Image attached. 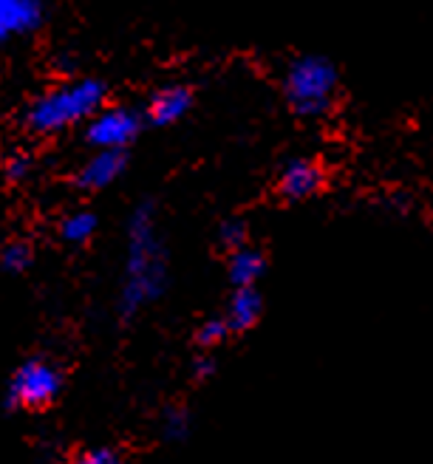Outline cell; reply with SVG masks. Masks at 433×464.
<instances>
[{
	"instance_id": "6da1fadb",
	"label": "cell",
	"mask_w": 433,
	"mask_h": 464,
	"mask_svg": "<svg viewBox=\"0 0 433 464\" xmlns=\"http://www.w3.org/2000/svg\"><path fill=\"white\" fill-rule=\"evenodd\" d=\"M170 286V255L159 229L153 201H142L128 218V244L122 284L117 295V312L122 320H133L156 304Z\"/></svg>"
},
{
	"instance_id": "7a4b0ae2",
	"label": "cell",
	"mask_w": 433,
	"mask_h": 464,
	"mask_svg": "<svg viewBox=\"0 0 433 464\" xmlns=\"http://www.w3.org/2000/svg\"><path fill=\"white\" fill-rule=\"evenodd\" d=\"M108 85L97 77L65 80L49 91H43L26 105L23 125L34 136H57L77 125H88V120L100 108H105Z\"/></svg>"
},
{
	"instance_id": "3957f363",
	"label": "cell",
	"mask_w": 433,
	"mask_h": 464,
	"mask_svg": "<svg viewBox=\"0 0 433 464\" xmlns=\"http://www.w3.org/2000/svg\"><path fill=\"white\" fill-rule=\"evenodd\" d=\"M340 74L337 65L321 54L294 57L284 72V97L289 108L303 116V120H317L326 116L337 100Z\"/></svg>"
},
{
	"instance_id": "277c9868",
	"label": "cell",
	"mask_w": 433,
	"mask_h": 464,
	"mask_svg": "<svg viewBox=\"0 0 433 464\" xmlns=\"http://www.w3.org/2000/svg\"><path fill=\"white\" fill-rule=\"evenodd\" d=\"M63 385L65 380H63L60 365L49 357L34 354L17 362V368L12 371L4 402L9 411H26V413L45 411L60 400Z\"/></svg>"
},
{
	"instance_id": "5b68a950",
	"label": "cell",
	"mask_w": 433,
	"mask_h": 464,
	"mask_svg": "<svg viewBox=\"0 0 433 464\" xmlns=\"http://www.w3.org/2000/svg\"><path fill=\"white\" fill-rule=\"evenodd\" d=\"M145 125V113L128 105H105L85 125V142L94 150H128Z\"/></svg>"
},
{
	"instance_id": "8992f818",
	"label": "cell",
	"mask_w": 433,
	"mask_h": 464,
	"mask_svg": "<svg viewBox=\"0 0 433 464\" xmlns=\"http://www.w3.org/2000/svg\"><path fill=\"white\" fill-rule=\"evenodd\" d=\"M125 168H128L125 150H94L74 173V184L85 193H97L111 188L125 173Z\"/></svg>"
},
{
	"instance_id": "52a82bcc",
	"label": "cell",
	"mask_w": 433,
	"mask_h": 464,
	"mask_svg": "<svg viewBox=\"0 0 433 464\" xmlns=\"http://www.w3.org/2000/svg\"><path fill=\"white\" fill-rule=\"evenodd\" d=\"M45 20V0H0V45L34 34Z\"/></svg>"
},
{
	"instance_id": "ba28073f",
	"label": "cell",
	"mask_w": 433,
	"mask_h": 464,
	"mask_svg": "<svg viewBox=\"0 0 433 464\" xmlns=\"http://www.w3.org/2000/svg\"><path fill=\"white\" fill-rule=\"evenodd\" d=\"M323 168L317 165L312 159H292L281 168V176H278V193L286 198V201H306L312 196L321 193L323 188Z\"/></svg>"
},
{
	"instance_id": "9c48e42d",
	"label": "cell",
	"mask_w": 433,
	"mask_h": 464,
	"mask_svg": "<svg viewBox=\"0 0 433 464\" xmlns=\"http://www.w3.org/2000/svg\"><path fill=\"white\" fill-rule=\"evenodd\" d=\"M193 102H196V97L188 85H165L150 97V102L145 108V120L156 128L176 125L193 111Z\"/></svg>"
},
{
	"instance_id": "30bf717a",
	"label": "cell",
	"mask_w": 433,
	"mask_h": 464,
	"mask_svg": "<svg viewBox=\"0 0 433 464\" xmlns=\"http://www.w3.org/2000/svg\"><path fill=\"white\" fill-rule=\"evenodd\" d=\"M264 314V297L255 286H241L233 292L230 297V306H226V326H230L233 334H241V332H249L261 320Z\"/></svg>"
},
{
	"instance_id": "8fae6325",
	"label": "cell",
	"mask_w": 433,
	"mask_h": 464,
	"mask_svg": "<svg viewBox=\"0 0 433 464\" xmlns=\"http://www.w3.org/2000/svg\"><path fill=\"white\" fill-rule=\"evenodd\" d=\"M264 269H266V258L255 246H241L230 252V261H226V277H230V284L236 289L255 286L261 281Z\"/></svg>"
},
{
	"instance_id": "7c38bea8",
	"label": "cell",
	"mask_w": 433,
	"mask_h": 464,
	"mask_svg": "<svg viewBox=\"0 0 433 464\" xmlns=\"http://www.w3.org/2000/svg\"><path fill=\"white\" fill-rule=\"evenodd\" d=\"M97 227H100V221H97V216L91 213V210H72V213H65L60 218L57 232H60V241L63 244L85 246L91 238L97 236Z\"/></svg>"
},
{
	"instance_id": "4fadbf2b",
	"label": "cell",
	"mask_w": 433,
	"mask_h": 464,
	"mask_svg": "<svg viewBox=\"0 0 433 464\" xmlns=\"http://www.w3.org/2000/svg\"><path fill=\"white\" fill-rule=\"evenodd\" d=\"M34 264V246L26 238H9L0 244V269L9 275H23Z\"/></svg>"
},
{
	"instance_id": "5bb4252c",
	"label": "cell",
	"mask_w": 433,
	"mask_h": 464,
	"mask_svg": "<svg viewBox=\"0 0 433 464\" xmlns=\"http://www.w3.org/2000/svg\"><path fill=\"white\" fill-rule=\"evenodd\" d=\"M193 430V416L185 405H170L162 413V436L168 442H185Z\"/></svg>"
},
{
	"instance_id": "9a60e30c",
	"label": "cell",
	"mask_w": 433,
	"mask_h": 464,
	"mask_svg": "<svg viewBox=\"0 0 433 464\" xmlns=\"http://www.w3.org/2000/svg\"><path fill=\"white\" fill-rule=\"evenodd\" d=\"M249 229H246V221L241 218H226L221 227H218V244L226 249V252H236L241 246H249Z\"/></svg>"
},
{
	"instance_id": "2e32d148",
	"label": "cell",
	"mask_w": 433,
	"mask_h": 464,
	"mask_svg": "<svg viewBox=\"0 0 433 464\" xmlns=\"http://www.w3.org/2000/svg\"><path fill=\"white\" fill-rule=\"evenodd\" d=\"M63 464H128L125 456L117 448H85L68 456Z\"/></svg>"
},
{
	"instance_id": "e0dca14e",
	"label": "cell",
	"mask_w": 433,
	"mask_h": 464,
	"mask_svg": "<svg viewBox=\"0 0 433 464\" xmlns=\"http://www.w3.org/2000/svg\"><path fill=\"white\" fill-rule=\"evenodd\" d=\"M230 334H233V332H230V326H226V320H224V317H210V320H204L201 326H198L196 343H198L201 348H216V345H221Z\"/></svg>"
},
{
	"instance_id": "ac0fdd59",
	"label": "cell",
	"mask_w": 433,
	"mask_h": 464,
	"mask_svg": "<svg viewBox=\"0 0 433 464\" xmlns=\"http://www.w3.org/2000/svg\"><path fill=\"white\" fill-rule=\"evenodd\" d=\"M34 170V159L26 153V150H12L6 159H4V176L12 181V184H20L26 181Z\"/></svg>"
},
{
	"instance_id": "d6986e66",
	"label": "cell",
	"mask_w": 433,
	"mask_h": 464,
	"mask_svg": "<svg viewBox=\"0 0 433 464\" xmlns=\"http://www.w3.org/2000/svg\"><path fill=\"white\" fill-rule=\"evenodd\" d=\"M213 371H216V360L210 354H198L196 362H193V377L196 380H207L213 377Z\"/></svg>"
}]
</instances>
